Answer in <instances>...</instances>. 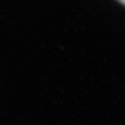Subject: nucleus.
Wrapping results in <instances>:
<instances>
[{"mask_svg":"<svg viewBox=\"0 0 125 125\" xmlns=\"http://www.w3.org/2000/svg\"><path fill=\"white\" fill-rule=\"evenodd\" d=\"M116 1H118L119 4H122L123 6H125V0H116Z\"/></svg>","mask_w":125,"mask_h":125,"instance_id":"1","label":"nucleus"}]
</instances>
